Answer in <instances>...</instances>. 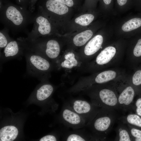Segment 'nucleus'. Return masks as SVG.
Returning <instances> with one entry per match:
<instances>
[{
  "instance_id": "obj_1",
  "label": "nucleus",
  "mask_w": 141,
  "mask_h": 141,
  "mask_svg": "<svg viewBox=\"0 0 141 141\" xmlns=\"http://www.w3.org/2000/svg\"><path fill=\"white\" fill-rule=\"evenodd\" d=\"M28 9L7 1L0 6V20L5 27L13 31L24 30L33 23L34 14Z\"/></svg>"
},
{
  "instance_id": "obj_2",
  "label": "nucleus",
  "mask_w": 141,
  "mask_h": 141,
  "mask_svg": "<svg viewBox=\"0 0 141 141\" xmlns=\"http://www.w3.org/2000/svg\"><path fill=\"white\" fill-rule=\"evenodd\" d=\"M119 117L116 110L108 108H100L98 113L88 125L95 140H104Z\"/></svg>"
},
{
  "instance_id": "obj_3",
  "label": "nucleus",
  "mask_w": 141,
  "mask_h": 141,
  "mask_svg": "<svg viewBox=\"0 0 141 141\" xmlns=\"http://www.w3.org/2000/svg\"><path fill=\"white\" fill-rule=\"evenodd\" d=\"M25 55L27 63V72L30 76L41 78L44 73L50 68L49 62L44 56L27 47Z\"/></svg>"
},
{
  "instance_id": "obj_4",
  "label": "nucleus",
  "mask_w": 141,
  "mask_h": 141,
  "mask_svg": "<svg viewBox=\"0 0 141 141\" xmlns=\"http://www.w3.org/2000/svg\"><path fill=\"white\" fill-rule=\"evenodd\" d=\"M33 20V29L26 38L27 40L32 41L45 37L51 32L52 26L50 21L46 15L38 9L37 13L34 14Z\"/></svg>"
},
{
  "instance_id": "obj_5",
  "label": "nucleus",
  "mask_w": 141,
  "mask_h": 141,
  "mask_svg": "<svg viewBox=\"0 0 141 141\" xmlns=\"http://www.w3.org/2000/svg\"><path fill=\"white\" fill-rule=\"evenodd\" d=\"M91 103L99 108H108L119 110L118 95L112 89L108 88L101 89L91 96Z\"/></svg>"
},
{
  "instance_id": "obj_6",
  "label": "nucleus",
  "mask_w": 141,
  "mask_h": 141,
  "mask_svg": "<svg viewBox=\"0 0 141 141\" xmlns=\"http://www.w3.org/2000/svg\"><path fill=\"white\" fill-rule=\"evenodd\" d=\"M26 47L25 38L20 37L16 40L12 39L0 52L1 60L4 62L24 55Z\"/></svg>"
},
{
  "instance_id": "obj_7",
  "label": "nucleus",
  "mask_w": 141,
  "mask_h": 141,
  "mask_svg": "<svg viewBox=\"0 0 141 141\" xmlns=\"http://www.w3.org/2000/svg\"><path fill=\"white\" fill-rule=\"evenodd\" d=\"M70 107L84 119L87 125L93 120L99 109L92 103L81 100L73 101Z\"/></svg>"
},
{
  "instance_id": "obj_8",
  "label": "nucleus",
  "mask_w": 141,
  "mask_h": 141,
  "mask_svg": "<svg viewBox=\"0 0 141 141\" xmlns=\"http://www.w3.org/2000/svg\"><path fill=\"white\" fill-rule=\"evenodd\" d=\"M135 94L134 90L130 85L122 89L118 95L119 110L126 112L132 109Z\"/></svg>"
},
{
  "instance_id": "obj_9",
  "label": "nucleus",
  "mask_w": 141,
  "mask_h": 141,
  "mask_svg": "<svg viewBox=\"0 0 141 141\" xmlns=\"http://www.w3.org/2000/svg\"><path fill=\"white\" fill-rule=\"evenodd\" d=\"M38 9L43 12H50L62 15L68 11V6L53 0H40Z\"/></svg>"
},
{
  "instance_id": "obj_10",
  "label": "nucleus",
  "mask_w": 141,
  "mask_h": 141,
  "mask_svg": "<svg viewBox=\"0 0 141 141\" xmlns=\"http://www.w3.org/2000/svg\"><path fill=\"white\" fill-rule=\"evenodd\" d=\"M62 115L64 122L70 127L77 129L87 125L84 119L70 107L64 108Z\"/></svg>"
},
{
  "instance_id": "obj_11",
  "label": "nucleus",
  "mask_w": 141,
  "mask_h": 141,
  "mask_svg": "<svg viewBox=\"0 0 141 141\" xmlns=\"http://www.w3.org/2000/svg\"><path fill=\"white\" fill-rule=\"evenodd\" d=\"M103 41L102 36L100 35L95 36L87 43L85 47L84 52L87 56L94 54L101 47Z\"/></svg>"
},
{
  "instance_id": "obj_12",
  "label": "nucleus",
  "mask_w": 141,
  "mask_h": 141,
  "mask_svg": "<svg viewBox=\"0 0 141 141\" xmlns=\"http://www.w3.org/2000/svg\"><path fill=\"white\" fill-rule=\"evenodd\" d=\"M116 49L112 46L105 48L97 56L96 61L99 65H103L108 63L115 56Z\"/></svg>"
},
{
  "instance_id": "obj_13",
  "label": "nucleus",
  "mask_w": 141,
  "mask_h": 141,
  "mask_svg": "<svg viewBox=\"0 0 141 141\" xmlns=\"http://www.w3.org/2000/svg\"><path fill=\"white\" fill-rule=\"evenodd\" d=\"M18 131L17 128L13 126H5L0 130L1 141H12L16 138Z\"/></svg>"
},
{
  "instance_id": "obj_14",
  "label": "nucleus",
  "mask_w": 141,
  "mask_h": 141,
  "mask_svg": "<svg viewBox=\"0 0 141 141\" xmlns=\"http://www.w3.org/2000/svg\"><path fill=\"white\" fill-rule=\"evenodd\" d=\"M119 123L116 129V136L115 140L132 141L127 125L121 122Z\"/></svg>"
},
{
  "instance_id": "obj_15",
  "label": "nucleus",
  "mask_w": 141,
  "mask_h": 141,
  "mask_svg": "<svg viewBox=\"0 0 141 141\" xmlns=\"http://www.w3.org/2000/svg\"><path fill=\"white\" fill-rule=\"evenodd\" d=\"M120 122L141 130V117L137 114H129L119 118Z\"/></svg>"
},
{
  "instance_id": "obj_16",
  "label": "nucleus",
  "mask_w": 141,
  "mask_h": 141,
  "mask_svg": "<svg viewBox=\"0 0 141 141\" xmlns=\"http://www.w3.org/2000/svg\"><path fill=\"white\" fill-rule=\"evenodd\" d=\"M93 34L90 30H87L82 32L74 36L73 41L74 44L77 46L84 45L90 39Z\"/></svg>"
},
{
  "instance_id": "obj_17",
  "label": "nucleus",
  "mask_w": 141,
  "mask_h": 141,
  "mask_svg": "<svg viewBox=\"0 0 141 141\" xmlns=\"http://www.w3.org/2000/svg\"><path fill=\"white\" fill-rule=\"evenodd\" d=\"M116 73L112 70L103 71L99 74L95 79V82L97 84L104 83L115 78Z\"/></svg>"
},
{
  "instance_id": "obj_18",
  "label": "nucleus",
  "mask_w": 141,
  "mask_h": 141,
  "mask_svg": "<svg viewBox=\"0 0 141 141\" xmlns=\"http://www.w3.org/2000/svg\"><path fill=\"white\" fill-rule=\"evenodd\" d=\"M53 91L52 86L49 84H45L42 86L37 91V99L40 101L44 100L51 95Z\"/></svg>"
},
{
  "instance_id": "obj_19",
  "label": "nucleus",
  "mask_w": 141,
  "mask_h": 141,
  "mask_svg": "<svg viewBox=\"0 0 141 141\" xmlns=\"http://www.w3.org/2000/svg\"><path fill=\"white\" fill-rule=\"evenodd\" d=\"M141 26V19L135 18L129 20L122 26V29L125 32H129Z\"/></svg>"
},
{
  "instance_id": "obj_20",
  "label": "nucleus",
  "mask_w": 141,
  "mask_h": 141,
  "mask_svg": "<svg viewBox=\"0 0 141 141\" xmlns=\"http://www.w3.org/2000/svg\"><path fill=\"white\" fill-rule=\"evenodd\" d=\"M64 57L65 60L61 64V66L63 68L70 69L77 66L78 62L75 58V55L73 52L68 53L65 55Z\"/></svg>"
},
{
  "instance_id": "obj_21",
  "label": "nucleus",
  "mask_w": 141,
  "mask_h": 141,
  "mask_svg": "<svg viewBox=\"0 0 141 141\" xmlns=\"http://www.w3.org/2000/svg\"><path fill=\"white\" fill-rule=\"evenodd\" d=\"M9 30L5 27L0 32V51L3 49L8 43L12 39L9 36Z\"/></svg>"
},
{
  "instance_id": "obj_22",
  "label": "nucleus",
  "mask_w": 141,
  "mask_h": 141,
  "mask_svg": "<svg viewBox=\"0 0 141 141\" xmlns=\"http://www.w3.org/2000/svg\"><path fill=\"white\" fill-rule=\"evenodd\" d=\"M94 16L91 14L82 15L75 20L76 23L81 26H85L89 25L93 20Z\"/></svg>"
},
{
  "instance_id": "obj_23",
  "label": "nucleus",
  "mask_w": 141,
  "mask_h": 141,
  "mask_svg": "<svg viewBox=\"0 0 141 141\" xmlns=\"http://www.w3.org/2000/svg\"><path fill=\"white\" fill-rule=\"evenodd\" d=\"M132 141H141V130L127 125Z\"/></svg>"
},
{
  "instance_id": "obj_24",
  "label": "nucleus",
  "mask_w": 141,
  "mask_h": 141,
  "mask_svg": "<svg viewBox=\"0 0 141 141\" xmlns=\"http://www.w3.org/2000/svg\"><path fill=\"white\" fill-rule=\"evenodd\" d=\"M67 141H84L93 140L91 137H86L78 133H72L67 136L65 139Z\"/></svg>"
},
{
  "instance_id": "obj_25",
  "label": "nucleus",
  "mask_w": 141,
  "mask_h": 141,
  "mask_svg": "<svg viewBox=\"0 0 141 141\" xmlns=\"http://www.w3.org/2000/svg\"><path fill=\"white\" fill-rule=\"evenodd\" d=\"M132 82L136 86L141 85V70H138L134 73L132 78Z\"/></svg>"
},
{
  "instance_id": "obj_26",
  "label": "nucleus",
  "mask_w": 141,
  "mask_h": 141,
  "mask_svg": "<svg viewBox=\"0 0 141 141\" xmlns=\"http://www.w3.org/2000/svg\"><path fill=\"white\" fill-rule=\"evenodd\" d=\"M132 109L135 110L136 114L141 117V97L136 100L133 105Z\"/></svg>"
},
{
  "instance_id": "obj_27",
  "label": "nucleus",
  "mask_w": 141,
  "mask_h": 141,
  "mask_svg": "<svg viewBox=\"0 0 141 141\" xmlns=\"http://www.w3.org/2000/svg\"><path fill=\"white\" fill-rule=\"evenodd\" d=\"M133 53L136 57L141 56V38L138 40L134 49Z\"/></svg>"
},
{
  "instance_id": "obj_28",
  "label": "nucleus",
  "mask_w": 141,
  "mask_h": 141,
  "mask_svg": "<svg viewBox=\"0 0 141 141\" xmlns=\"http://www.w3.org/2000/svg\"><path fill=\"white\" fill-rule=\"evenodd\" d=\"M69 7H72L74 4V0H53Z\"/></svg>"
},
{
  "instance_id": "obj_29",
  "label": "nucleus",
  "mask_w": 141,
  "mask_h": 141,
  "mask_svg": "<svg viewBox=\"0 0 141 141\" xmlns=\"http://www.w3.org/2000/svg\"><path fill=\"white\" fill-rule=\"evenodd\" d=\"M56 139L55 137L51 135L45 136L42 138L40 141H56Z\"/></svg>"
},
{
  "instance_id": "obj_30",
  "label": "nucleus",
  "mask_w": 141,
  "mask_h": 141,
  "mask_svg": "<svg viewBox=\"0 0 141 141\" xmlns=\"http://www.w3.org/2000/svg\"><path fill=\"white\" fill-rule=\"evenodd\" d=\"M17 3L21 7L27 9L29 6V0H16Z\"/></svg>"
},
{
  "instance_id": "obj_31",
  "label": "nucleus",
  "mask_w": 141,
  "mask_h": 141,
  "mask_svg": "<svg viewBox=\"0 0 141 141\" xmlns=\"http://www.w3.org/2000/svg\"><path fill=\"white\" fill-rule=\"evenodd\" d=\"M38 0H29L28 10L33 13L35 10V6Z\"/></svg>"
}]
</instances>
